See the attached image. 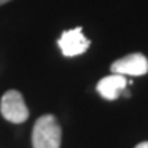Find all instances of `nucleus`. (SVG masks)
<instances>
[{
	"instance_id": "1",
	"label": "nucleus",
	"mask_w": 148,
	"mask_h": 148,
	"mask_svg": "<svg viewBox=\"0 0 148 148\" xmlns=\"http://www.w3.org/2000/svg\"><path fill=\"white\" fill-rule=\"evenodd\" d=\"M62 140V129L53 115H44L36 119L32 132L33 148H59Z\"/></svg>"
},
{
	"instance_id": "2",
	"label": "nucleus",
	"mask_w": 148,
	"mask_h": 148,
	"mask_svg": "<svg viewBox=\"0 0 148 148\" xmlns=\"http://www.w3.org/2000/svg\"><path fill=\"white\" fill-rule=\"evenodd\" d=\"M0 110L6 121L14 124H21L29 118V109L24 103L21 92L11 89L2 97L0 101Z\"/></svg>"
},
{
	"instance_id": "3",
	"label": "nucleus",
	"mask_w": 148,
	"mask_h": 148,
	"mask_svg": "<svg viewBox=\"0 0 148 148\" xmlns=\"http://www.w3.org/2000/svg\"><path fill=\"white\" fill-rule=\"evenodd\" d=\"M89 39L83 35L82 27H76L71 30H66L62 33V36L59 38L58 45L62 50V53L68 58L79 56L85 53L89 49Z\"/></svg>"
},
{
	"instance_id": "4",
	"label": "nucleus",
	"mask_w": 148,
	"mask_h": 148,
	"mask_svg": "<svg viewBox=\"0 0 148 148\" xmlns=\"http://www.w3.org/2000/svg\"><path fill=\"white\" fill-rule=\"evenodd\" d=\"M112 73L123 74V76H144L148 73V59L142 53H132L129 56H124L112 64Z\"/></svg>"
},
{
	"instance_id": "5",
	"label": "nucleus",
	"mask_w": 148,
	"mask_h": 148,
	"mask_svg": "<svg viewBox=\"0 0 148 148\" xmlns=\"http://www.w3.org/2000/svg\"><path fill=\"white\" fill-rule=\"evenodd\" d=\"M127 79L123 74H115L112 73L110 76L103 77L97 83V91L98 94L106 100H116L121 94H123L127 88Z\"/></svg>"
},
{
	"instance_id": "6",
	"label": "nucleus",
	"mask_w": 148,
	"mask_h": 148,
	"mask_svg": "<svg viewBox=\"0 0 148 148\" xmlns=\"http://www.w3.org/2000/svg\"><path fill=\"white\" fill-rule=\"evenodd\" d=\"M134 148H148V140H145V142H140V144H138Z\"/></svg>"
},
{
	"instance_id": "7",
	"label": "nucleus",
	"mask_w": 148,
	"mask_h": 148,
	"mask_svg": "<svg viewBox=\"0 0 148 148\" xmlns=\"http://www.w3.org/2000/svg\"><path fill=\"white\" fill-rule=\"evenodd\" d=\"M8 2H11V0H0V5H5V3H8Z\"/></svg>"
}]
</instances>
